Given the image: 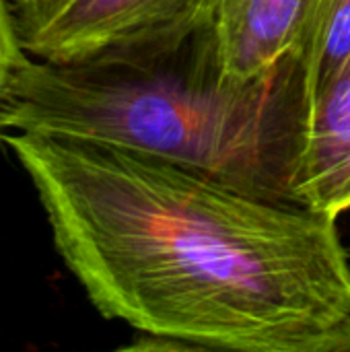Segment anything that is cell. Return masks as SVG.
Instances as JSON below:
<instances>
[{
  "label": "cell",
  "instance_id": "6",
  "mask_svg": "<svg viewBox=\"0 0 350 352\" xmlns=\"http://www.w3.org/2000/svg\"><path fill=\"white\" fill-rule=\"evenodd\" d=\"M295 54L311 103L350 60V0H314Z\"/></svg>",
  "mask_w": 350,
  "mask_h": 352
},
{
  "label": "cell",
  "instance_id": "2",
  "mask_svg": "<svg viewBox=\"0 0 350 352\" xmlns=\"http://www.w3.org/2000/svg\"><path fill=\"white\" fill-rule=\"evenodd\" d=\"M307 116L297 54L260 76L233 78L208 21L167 43L83 60L27 56L2 126L157 157L256 198L295 204Z\"/></svg>",
  "mask_w": 350,
  "mask_h": 352
},
{
  "label": "cell",
  "instance_id": "7",
  "mask_svg": "<svg viewBox=\"0 0 350 352\" xmlns=\"http://www.w3.org/2000/svg\"><path fill=\"white\" fill-rule=\"evenodd\" d=\"M27 58V52L21 43L14 12L10 0H0V136L4 134L2 116L6 107V97L17 68Z\"/></svg>",
  "mask_w": 350,
  "mask_h": 352
},
{
  "label": "cell",
  "instance_id": "5",
  "mask_svg": "<svg viewBox=\"0 0 350 352\" xmlns=\"http://www.w3.org/2000/svg\"><path fill=\"white\" fill-rule=\"evenodd\" d=\"M314 0H217L212 27L223 68L233 78H254L299 47Z\"/></svg>",
  "mask_w": 350,
  "mask_h": 352
},
{
  "label": "cell",
  "instance_id": "4",
  "mask_svg": "<svg viewBox=\"0 0 350 352\" xmlns=\"http://www.w3.org/2000/svg\"><path fill=\"white\" fill-rule=\"evenodd\" d=\"M293 202L332 219L350 210V60L309 103Z\"/></svg>",
  "mask_w": 350,
  "mask_h": 352
},
{
  "label": "cell",
  "instance_id": "3",
  "mask_svg": "<svg viewBox=\"0 0 350 352\" xmlns=\"http://www.w3.org/2000/svg\"><path fill=\"white\" fill-rule=\"evenodd\" d=\"M27 56L70 62L173 41L212 21L217 0H10Z\"/></svg>",
  "mask_w": 350,
  "mask_h": 352
},
{
  "label": "cell",
  "instance_id": "1",
  "mask_svg": "<svg viewBox=\"0 0 350 352\" xmlns=\"http://www.w3.org/2000/svg\"><path fill=\"white\" fill-rule=\"evenodd\" d=\"M2 140L105 320L175 351L350 352V260L336 219L99 142Z\"/></svg>",
  "mask_w": 350,
  "mask_h": 352
}]
</instances>
